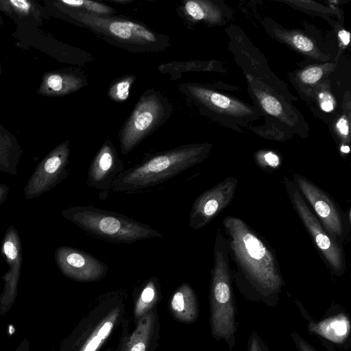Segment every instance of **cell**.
Returning <instances> with one entry per match:
<instances>
[{
  "instance_id": "17",
  "label": "cell",
  "mask_w": 351,
  "mask_h": 351,
  "mask_svg": "<svg viewBox=\"0 0 351 351\" xmlns=\"http://www.w3.org/2000/svg\"><path fill=\"white\" fill-rule=\"evenodd\" d=\"M119 308H115L96 326L80 347L66 343L60 351H98L110 335L119 316Z\"/></svg>"
},
{
  "instance_id": "31",
  "label": "cell",
  "mask_w": 351,
  "mask_h": 351,
  "mask_svg": "<svg viewBox=\"0 0 351 351\" xmlns=\"http://www.w3.org/2000/svg\"><path fill=\"white\" fill-rule=\"evenodd\" d=\"M320 105L323 110L326 112L332 111L334 108V101L332 97L326 93H322L319 95Z\"/></svg>"
},
{
  "instance_id": "26",
  "label": "cell",
  "mask_w": 351,
  "mask_h": 351,
  "mask_svg": "<svg viewBox=\"0 0 351 351\" xmlns=\"http://www.w3.org/2000/svg\"><path fill=\"white\" fill-rule=\"evenodd\" d=\"M247 351H269V350L265 341L256 331H254L247 341Z\"/></svg>"
},
{
  "instance_id": "37",
  "label": "cell",
  "mask_w": 351,
  "mask_h": 351,
  "mask_svg": "<svg viewBox=\"0 0 351 351\" xmlns=\"http://www.w3.org/2000/svg\"><path fill=\"white\" fill-rule=\"evenodd\" d=\"M340 150L344 154H348L350 152V147L348 145H341Z\"/></svg>"
},
{
  "instance_id": "12",
  "label": "cell",
  "mask_w": 351,
  "mask_h": 351,
  "mask_svg": "<svg viewBox=\"0 0 351 351\" xmlns=\"http://www.w3.org/2000/svg\"><path fill=\"white\" fill-rule=\"evenodd\" d=\"M1 254L9 269L3 276L4 286L0 294V315H5L12 307L18 294V285L22 267L21 243L17 230L10 226L2 243Z\"/></svg>"
},
{
  "instance_id": "19",
  "label": "cell",
  "mask_w": 351,
  "mask_h": 351,
  "mask_svg": "<svg viewBox=\"0 0 351 351\" xmlns=\"http://www.w3.org/2000/svg\"><path fill=\"white\" fill-rule=\"evenodd\" d=\"M154 315L149 312L141 317L126 342L124 351H147L154 330Z\"/></svg>"
},
{
  "instance_id": "3",
  "label": "cell",
  "mask_w": 351,
  "mask_h": 351,
  "mask_svg": "<svg viewBox=\"0 0 351 351\" xmlns=\"http://www.w3.org/2000/svg\"><path fill=\"white\" fill-rule=\"evenodd\" d=\"M69 21L86 28L118 48L137 53L158 52L171 46L169 36L156 32L143 23L114 15H99L56 3Z\"/></svg>"
},
{
  "instance_id": "21",
  "label": "cell",
  "mask_w": 351,
  "mask_h": 351,
  "mask_svg": "<svg viewBox=\"0 0 351 351\" xmlns=\"http://www.w3.org/2000/svg\"><path fill=\"white\" fill-rule=\"evenodd\" d=\"M210 11L209 5L197 0L183 1L177 8L179 16L187 23L210 19Z\"/></svg>"
},
{
  "instance_id": "25",
  "label": "cell",
  "mask_w": 351,
  "mask_h": 351,
  "mask_svg": "<svg viewBox=\"0 0 351 351\" xmlns=\"http://www.w3.org/2000/svg\"><path fill=\"white\" fill-rule=\"evenodd\" d=\"M256 158L258 165L266 171H274L281 165L280 158L273 152L261 153Z\"/></svg>"
},
{
  "instance_id": "28",
  "label": "cell",
  "mask_w": 351,
  "mask_h": 351,
  "mask_svg": "<svg viewBox=\"0 0 351 351\" xmlns=\"http://www.w3.org/2000/svg\"><path fill=\"white\" fill-rule=\"evenodd\" d=\"M262 105L264 109L271 115H278L281 112V106L279 102L271 96H266L262 99Z\"/></svg>"
},
{
  "instance_id": "22",
  "label": "cell",
  "mask_w": 351,
  "mask_h": 351,
  "mask_svg": "<svg viewBox=\"0 0 351 351\" xmlns=\"http://www.w3.org/2000/svg\"><path fill=\"white\" fill-rule=\"evenodd\" d=\"M56 3L99 15H113L117 12L115 9L105 3L91 0H58Z\"/></svg>"
},
{
  "instance_id": "1",
  "label": "cell",
  "mask_w": 351,
  "mask_h": 351,
  "mask_svg": "<svg viewBox=\"0 0 351 351\" xmlns=\"http://www.w3.org/2000/svg\"><path fill=\"white\" fill-rule=\"evenodd\" d=\"M233 282L253 301L275 306L285 285L276 254L266 241L242 219L227 216L222 220Z\"/></svg>"
},
{
  "instance_id": "7",
  "label": "cell",
  "mask_w": 351,
  "mask_h": 351,
  "mask_svg": "<svg viewBox=\"0 0 351 351\" xmlns=\"http://www.w3.org/2000/svg\"><path fill=\"white\" fill-rule=\"evenodd\" d=\"M286 193L313 243L333 274L341 276L346 270L342 246L326 230L307 204L292 180L284 178Z\"/></svg>"
},
{
  "instance_id": "14",
  "label": "cell",
  "mask_w": 351,
  "mask_h": 351,
  "mask_svg": "<svg viewBox=\"0 0 351 351\" xmlns=\"http://www.w3.org/2000/svg\"><path fill=\"white\" fill-rule=\"evenodd\" d=\"M88 83L86 76L78 69L46 72L37 93L47 97L64 96L82 89Z\"/></svg>"
},
{
  "instance_id": "11",
  "label": "cell",
  "mask_w": 351,
  "mask_h": 351,
  "mask_svg": "<svg viewBox=\"0 0 351 351\" xmlns=\"http://www.w3.org/2000/svg\"><path fill=\"white\" fill-rule=\"evenodd\" d=\"M60 271L68 278L79 282H95L104 278L108 266L102 261L81 250L61 246L55 252Z\"/></svg>"
},
{
  "instance_id": "29",
  "label": "cell",
  "mask_w": 351,
  "mask_h": 351,
  "mask_svg": "<svg viewBox=\"0 0 351 351\" xmlns=\"http://www.w3.org/2000/svg\"><path fill=\"white\" fill-rule=\"evenodd\" d=\"M291 337L298 351H318L298 332H292Z\"/></svg>"
},
{
  "instance_id": "8",
  "label": "cell",
  "mask_w": 351,
  "mask_h": 351,
  "mask_svg": "<svg viewBox=\"0 0 351 351\" xmlns=\"http://www.w3.org/2000/svg\"><path fill=\"white\" fill-rule=\"evenodd\" d=\"M292 181L326 230L341 246L347 235L346 216L320 187L304 176L293 173Z\"/></svg>"
},
{
  "instance_id": "32",
  "label": "cell",
  "mask_w": 351,
  "mask_h": 351,
  "mask_svg": "<svg viewBox=\"0 0 351 351\" xmlns=\"http://www.w3.org/2000/svg\"><path fill=\"white\" fill-rule=\"evenodd\" d=\"M337 128H338L339 132L343 136H348L349 134V127L348 121L344 118H341L337 123Z\"/></svg>"
},
{
  "instance_id": "36",
  "label": "cell",
  "mask_w": 351,
  "mask_h": 351,
  "mask_svg": "<svg viewBox=\"0 0 351 351\" xmlns=\"http://www.w3.org/2000/svg\"><path fill=\"white\" fill-rule=\"evenodd\" d=\"M109 1H110L112 3L113 2L115 3H119V4H126V3L132 2V0H109Z\"/></svg>"
},
{
  "instance_id": "35",
  "label": "cell",
  "mask_w": 351,
  "mask_h": 351,
  "mask_svg": "<svg viewBox=\"0 0 351 351\" xmlns=\"http://www.w3.org/2000/svg\"><path fill=\"white\" fill-rule=\"evenodd\" d=\"M339 37L344 45H348L350 43V33L346 30H341L339 32Z\"/></svg>"
},
{
  "instance_id": "27",
  "label": "cell",
  "mask_w": 351,
  "mask_h": 351,
  "mask_svg": "<svg viewBox=\"0 0 351 351\" xmlns=\"http://www.w3.org/2000/svg\"><path fill=\"white\" fill-rule=\"evenodd\" d=\"M323 75V70L318 66L308 68L301 73V80L306 84H313L317 82Z\"/></svg>"
},
{
  "instance_id": "6",
  "label": "cell",
  "mask_w": 351,
  "mask_h": 351,
  "mask_svg": "<svg viewBox=\"0 0 351 351\" xmlns=\"http://www.w3.org/2000/svg\"><path fill=\"white\" fill-rule=\"evenodd\" d=\"M173 111V104L162 92L154 88L147 89L119 131L121 154L130 153L165 124Z\"/></svg>"
},
{
  "instance_id": "16",
  "label": "cell",
  "mask_w": 351,
  "mask_h": 351,
  "mask_svg": "<svg viewBox=\"0 0 351 351\" xmlns=\"http://www.w3.org/2000/svg\"><path fill=\"white\" fill-rule=\"evenodd\" d=\"M169 309L173 317L179 322L191 323L199 315V306L196 295L186 282L182 283L172 294Z\"/></svg>"
},
{
  "instance_id": "13",
  "label": "cell",
  "mask_w": 351,
  "mask_h": 351,
  "mask_svg": "<svg viewBox=\"0 0 351 351\" xmlns=\"http://www.w3.org/2000/svg\"><path fill=\"white\" fill-rule=\"evenodd\" d=\"M123 170L116 147L106 138L89 165L86 184L101 191L100 195L108 194L114 180Z\"/></svg>"
},
{
  "instance_id": "33",
  "label": "cell",
  "mask_w": 351,
  "mask_h": 351,
  "mask_svg": "<svg viewBox=\"0 0 351 351\" xmlns=\"http://www.w3.org/2000/svg\"><path fill=\"white\" fill-rule=\"evenodd\" d=\"M8 192V186L6 184H0V206L7 198Z\"/></svg>"
},
{
  "instance_id": "20",
  "label": "cell",
  "mask_w": 351,
  "mask_h": 351,
  "mask_svg": "<svg viewBox=\"0 0 351 351\" xmlns=\"http://www.w3.org/2000/svg\"><path fill=\"white\" fill-rule=\"evenodd\" d=\"M158 296V286L155 278H149L143 287L134 306V318L139 320L148 313L156 303Z\"/></svg>"
},
{
  "instance_id": "9",
  "label": "cell",
  "mask_w": 351,
  "mask_h": 351,
  "mask_svg": "<svg viewBox=\"0 0 351 351\" xmlns=\"http://www.w3.org/2000/svg\"><path fill=\"white\" fill-rule=\"evenodd\" d=\"M70 154V141L65 140L40 161L24 188L27 199L52 189L66 178Z\"/></svg>"
},
{
  "instance_id": "10",
  "label": "cell",
  "mask_w": 351,
  "mask_h": 351,
  "mask_svg": "<svg viewBox=\"0 0 351 351\" xmlns=\"http://www.w3.org/2000/svg\"><path fill=\"white\" fill-rule=\"evenodd\" d=\"M237 185V178L228 176L199 195L190 211V228H204L226 208L234 197Z\"/></svg>"
},
{
  "instance_id": "5",
  "label": "cell",
  "mask_w": 351,
  "mask_h": 351,
  "mask_svg": "<svg viewBox=\"0 0 351 351\" xmlns=\"http://www.w3.org/2000/svg\"><path fill=\"white\" fill-rule=\"evenodd\" d=\"M61 215L86 234L114 243L132 244L163 234L150 226L125 215L93 206H75L62 210Z\"/></svg>"
},
{
  "instance_id": "18",
  "label": "cell",
  "mask_w": 351,
  "mask_h": 351,
  "mask_svg": "<svg viewBox=\"0 0 351 351\" xmlns=\"http://www.w3.org/2000/svg\"><path fill=\"white\" fill-rule=\"evenodd\" d=\"M21 155L22 149L15 136L0 123V171L16 175Z\"/></svg>"
},
{
  "instance_id": "23",
  "label": "cell",
  "mask_w": 351,
  "mask_h": 351,
  "mask_svg": "<svg viewBox=\"0 0 351 351\" xmlns=\"http://www.w3.org/2000/svg\"><path fill=\"white\" fill-rule=\"evenodd\" d=\"M137 78L136 75L128 74L114 80L108 90V97L115 102H123L130 94V89Z\"/></svg>"
},
{
  "instance_id": "30",
  "label": "cell",
  "mask_w": 351,
  "mask_h": 351,
  "mask_svg": "<svg viewBox=\"0 0 351 351\" xmlns=\"http://www.w3.org/2000/svg\"><path fill=\"white\" fill-rule=\"evenodd\" d=\"M292 43L298 49L307 52L313 49V43L307 37L302 34H295L292 38Z\"/></svg>"
},
{
  "instance_id": "2",
  "label": "cell",
  "mask_w": 351,
  "mask_h": 351,
  "mask_svg": "<svg viewBox=\"0 0 351 351\" xmlns=\"http://www.w3.org/2000/svg\"><path fill=\"white\" fill-rule=\"evenodd\" d=\"M210 149L211 145L208 143L187 144L149 154L120 173L111 191L134 193L149 189L202 162Z\"/></svg>"
},
{
  "instance_id": "24",
  "label": "cell",
  "mask_w": 351,
  "mask_h": 351,
  "mask_svg": "<svg viewBox=\"0 0 351 351\" xmlns=\"http://www.w3.org/2000/svg\"><path fill=\"white\" fill-rule=\"evenodd\" d=\"M0 10L20 17L36 15L38 11L34 2L27 0H0Z\"/></svg>"
},
{
  "instance_id": "34",
  "label": "cell",
  "mask_w": 351,
  "mask_h": 351,
  "mask_svg": "<svg viewBox=\"0 0 351 351\" xmlns=\"http://www.w3.org/2000/svg\"><path fill=\"white\" fill-rule=\"evenodd\" d=\"M14 351H30L29 340L27 338L23 339Z\"/></svg>"
},
{
  "instance_id": "15",
  "label": "cell",
  "mask_w": 351,
  "mask_h": 351,
  "mask_svg": "<svg viewBox=\"0 0 351 351\" xmlns=\"http://www.w3.org/2000/svg\"><path fill=\"white\" fill-rule=\"evenodd\" d=\"M300 310L308 321V330L317 335L336 343H343L350 334V320L344 313H339L323 319L320 322H315L310 319L307 313H304L301 309Z\"/></svg>"
},
{
  "instance_id": "4",
  "label": "cell",
  "mask_w": 351,
  "mask_h": 351,
  "mask_svg": "<svg viewBox=\"0 0 351 351\" xmlns=\"http://www.w3.org/2000/svg\"><path fill=\"white\" fill-rule=\"evenodd\" d=\"M233 278L225 237L218 228L213 247V267L209 293L210 325L212 336L223 340L230 351L237 341V308Z\"/></svg>"
},
{
  "instance_id": "38",
  "label": "cell",
  "mask_w": 351,
  "mask_h": 351,
  "mask_svg": "<svg viewBox=\"0 0 351 351\" xmlns=\"http://www.w3.org/2000/svg\"><path fill=\"white\" fill-rule=\"evenodd\" d=\"M1 73V63H0V74Z\"/></svg>"
}]
</instances>
